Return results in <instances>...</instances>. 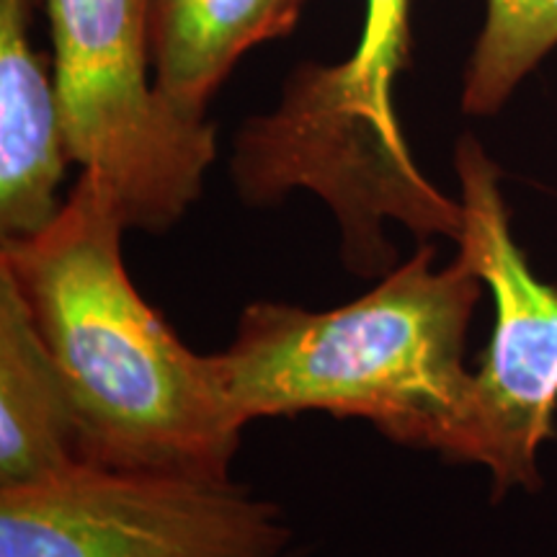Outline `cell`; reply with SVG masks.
<instances>
[{
  "label": "cell",
  "instance_id": "1",
  "mask_svg": "<svg viewBox=\"0 0 557 557\" xmlns=\"http://www.w3.org/2000/svg\"><path fill=\"white\" fill-rule=\"evenodd\" d=\"M111 194L83 171L34 238L3 240L16 282L73 408L81 459L132 472L230 480L243 423L212 354L181 344L124 269Z\"/></svg>",
  "mask_w": 557,
  "mask_h": 557
},
{
  "label": "cell",
  "instance_id": "2",
  "mask_svg": "<svg viewBox=\"0 0 557 557\" xmlns=\"http://www.w3.org/2000/svg\"><path fill=\"white\" fill-rule=\"evenodd\" d=\"M434 256L421 243L344 308L248 305L233 344L212 354L238 423L323 410L455 462L472 395L465 338L483 278L462 253L447 269H434Z\"/></svg>",
  "mask_w": 557,
  "mask_h": 557
},
{
  "label": "cell",
  "instance_id": "3",
  "mask_svg": "<svg viewBox=\"0 0 557 557\" xmlns=\"http://www.w3.org/2000/svg\"><path fill=\"white\" fill-rule=\"evenodd\" d=\"M230 176L250 205L289 191L318 194L336 214L344 259L357 271H387L395 246L385 222H403L418 240H459L462 205L436 189L416 165L398 116L369 103L346 62L302 60L282 83L269 114L235 135Z\"/></svg>",
  "mask_w": 557,
  "mask_h": 557
},
{
  "label": "cell",
  "instance_id": "4",
  "mask_svg": "<svg viewBox=\"0 0 557 557\" xmlns=\"http://www.w3.org/2000/svg\"><path fill=\"white\" fill-rule=\"evenodd\" d=\"M45 13L67 158L101 181L127 230L165 233L201 197L214 124L158 88L145 0H45Z\"/></svg>",
  "mask_w": 557,
  "mask_h": 557
},
{
  "label": "cell",
  "instance_id": "5",
  "mask_svg": "<svg viewBox=\"0 0 557 557\" xmlns=\"http://www.w3.org/2000/svg\"><path fill=\"white\" fill-rule=\"evenodd\" d=\"M289 540L233 480L78 462L0 491V557H282Z\"/></svg>",
  "mask_w": 557,
  "mask_h": 557
},
{
  "label": "cell",
  "instance_id": "6",
  "mask_svg": "<svg viewBox=\"0 0 557 557\" xmlns=\"http://www.w3.org/2000/svg\"><path fill=\"white\" fill-rule=\"evenodd\" d=\"M455 173L462 205L459 253L496 305L455 462L491 470L500 498L517 485L540 487L537 451L557 436V289L537 278L513 240L500 169L475 135L457 139Z\"/></svg>",
  "mask_w": 557,
  "mask_h": 557
},
{
  "label": "cell",
  "instance_id": "7",
  "mask_svg": "<svg viewBox=\"0 0 557 557\" xmlns=\"http://www.w3.org/2000/svg\"><path fill=\"white\" fill-rule=\"evenodd\" d=\"M45 0H0V238H34L62 212L67 150L54 75L34 47Z\"/></svg>",
  "mask_w": 557,
  "mask_h": 557
},
{
  "label": "cell",
  "instance_id": "8",
  "mask_svg": "<svg viewBox=\"0 0 557 557\" xmlns=\"http://www.w3.org/2000/svg\"><path fill=\"white\" fill-rule=\"evenodd\" d=\"M83 462L65 385L13 276L0 269V491Z\"/></svg>",
  "mask_w": 557,
  "mask_h": 557
},
{
  "label": "cell",
  "instance_id": "9",
  "mask_svg": "<svg viewBox=\"0 0 557 557\" xmlns=\"http://www.w3.org/2000/svg\"><path fill=\"white\" fill-rule=\"evenodd\" d=\"M302 13L284 0H145V34L158 88L205 116L243 54L295 32Z\"/></svg>",
  "mask_w": 557,
  "mask_h": 557
},
{
  "label": "cell",
  "instance_id": "10",
  "mask_svg": "<svg viewBox=\"0 0 557 557\" xmlns=\"http://www.w3.org/2000/svg\"><path fill=\"white\" fill-rule=\"evenodd\" d=\"M557 50V0H485L465 60L459 107L468 116H496L521 83Z\"/></svg>",
  "mask_w": 557,
  "mask_h": 557
},
{
  "label": "cell",
  "instance_id": "11",
  "mask_svg": "<svg viewBox=\"0 0 557 557\" xmlns=\"http://www.w3.org/2000/svg\"><path fill=\"white\" fill-rule=\"evenodd\" d=\"M410 3L413 0H364V26L346 65L374 101L395 114L393 88L410 54Z\"/></svg>",
  "mask_w": 557,
  "mask_h": 557
},
{
  "label": "cell",
  "instance_id": "12",
  "mask_svg": "<svg viewBox=\"0 0 557 557\" xmlns=\"http://www.w3.org/2000/svg\"><path fill=\"white\" fill-rule=\"evenodd\" d=\"M284 3H287L292 11L302 13V9H305V5H308V0H284Z\"/></svg>",
  "mask_w": 557,
  "mask_h": 557
},
{
  "label": "cell",
  "instance_id": "13",
  "mask_svg": "<svg viewBox=\"0 0 557 557\" xmlns=\"http://www.w3.org/2000/svg\"><path fill=\"white\" fill-rule=\"evenodd\" d=\"M282 557H297L295 553H287V555H282Z\"/></svg>",
  "mask_w": 557,
  "mask_h": 557
}]
</instances>
